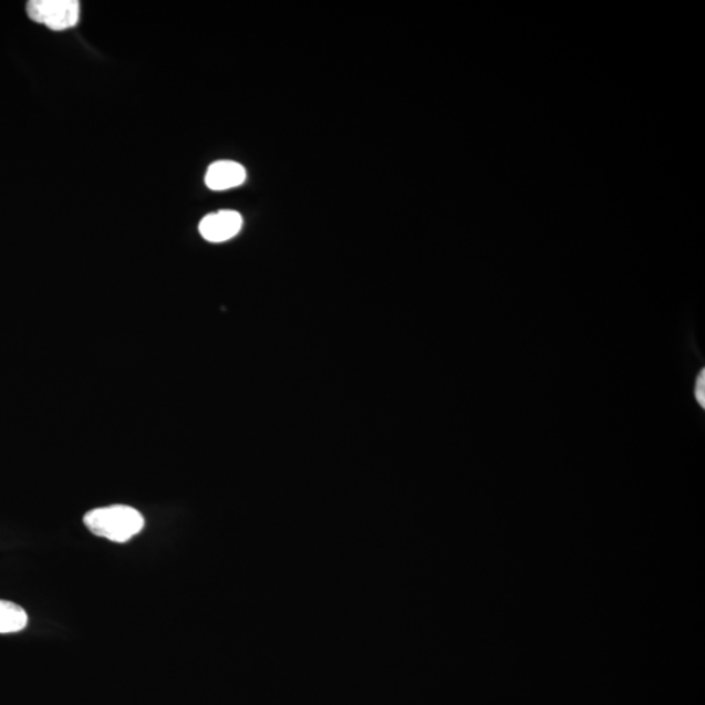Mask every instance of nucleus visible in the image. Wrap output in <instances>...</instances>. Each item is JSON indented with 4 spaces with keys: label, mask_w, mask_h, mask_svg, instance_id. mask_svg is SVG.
Segmentation results:
<instances>
[{
    "label": "nucleus",
    "mask_w": 705,
    "mask_h": 705,
    "mask_svg": "<svg viewBox=\"0 0 705 705\" xmlns=\"http://www.w3.org/2000/svg\"><path fill=\"white\" fill-rule=\"evenodd\" d=\"M84 525L93 535L113 542H127L144 528L143 515L134 507L114 505L86 512Z\"/></svg>",
    "instance_id": "obj_1"
},
{
    "label": "nucleus",
    "mask_w": 705,
    "mask_h": 705,
    "mask_svg": "<svg viewBox=\"0 0 705 705\" xmlns=\"http://www.w3.org/2000/svg\"><path fill=\"white\" fill-rule=\"evenodd\" d=\"M28 17L53 31L74 28L80 20L77 0H31L27 4Z\"/></svg>",
    "instance_id": "obj_2"
},
{
    "label": "nucleus",
    "mask_w": 705,
    "mask_h": 705,
    "mask_svg": "<svg viewBox=\"0 0 705 705\" xmlns=\"http://www.w3.org/2000/svg\"><path fill=\"white\" fill-rule=\"evenodd\" d=\"M242 216L235 210H220L203 218L199 231L208 242L221 243L236 237L242 229Z\"/></svg>",
    "instance_id": "obj_3"
},
{
    "label": "nucleus",
    "mask_w": 705,
    "mask_h": 705,
    "mask_svg": "<svg viewBox=\"0 0 705 705\" xmlns=\"http://www.w3.org/2000/svg\"><path fill=\"white\" fill-rule=\"evenodd\" d=\"M246 169L235 162H217L208 167L206 185L214 191L229 190L241 186L246 180Z\"/></svg>",
    "instance_id": "obj_4"
},
{
    "label": "nucleus",
    "mask_w": 705,
    "mask_h": 705,
    "mask_svg": "<svg viewBox=\"0 0 705 705\" xmlns=\"http://www.w3.org/2000/svg\"><path fill=\"white\" fill-rule=\"evenodd\" d=\"M28 624L25 610L10 601L0 600V634H14Z\"/></svg>",
    "instance_id": "obj_5"
},
{
    "label": "nucleus",
    "mask_w": 705,
    "mask_h": 705,
    "mask_svg": "<svg viewBox=\"0 0 705 705\" xmlns=\"http://www.w3.org/2000/svg\"><path fill=\"white\" fill-rule=\"evenodd\" d=\"M694 395L697 404L705 408V369H702V372L697 374L695 380Z\"/></svg>",
    "instance_id": "obj_6"
}]
</instances>
